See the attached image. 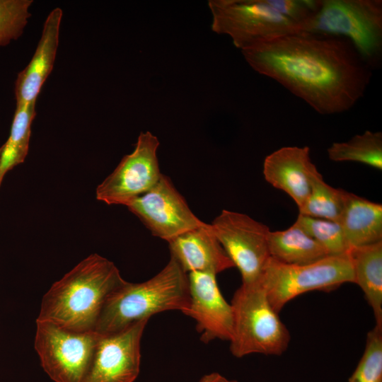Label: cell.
Here are the masks:
<instances>
[{
	"mask_svg": "<svg viewBox=\"0 0 382 382\" xmlns=\"http://www.w3.org/2000/svg\"><path fill=\"white\" fill-rule=\"evenodd\" d=\"M351 42L299 32L242 50L249 65L320 114L349 110L363 96L371 73Z\"/></svg>",
	"mask_w": 382,
	"mask_h": 382,
	"instance_id": "obj_1",
	"label": "cell"
},
{
	"mask_svg": "<svg viewBox=\"0 0 382 382\" xmlns=\"http://www.w3.org/2000/svg\"><path fill=\"white\" fill-rule=\"evenodd\" d=\"M124 281L112 261L91 254L53 283L42 297L37 320L75 332H95L108 297Z\"/></svg>",
	"mask_w": 382,
	"mask_h": 382,
	"instance_id": "obj_2",
	"label": "cell"
},
{
	"mask_svg": "<svg viewBox=\"0 0 382 382\" xmlns=\"http://www.w3.org/2000/svg\"><path fill=\"white\" fill-rule=\"evenodd\" d=\"M190 305L187 274L172 257L155 276L140 283L124 281L108 297L95 332H118L156 313L180 311L186 314Z\"/></svg>",
	"mask_w": 382,
	"mask_h": 382,
	"instance_id": "obj_3",
	"label": "cell"
},
{
	"mask_svg": "<svg viewBox=\"0 0 382 382\" xmlns=\"http://www.w3.org/2000/svg\"><path fill=\"white\" fill-rule=\"evenodd\" d=\"M231 305L233 322L229 342L234 357L241 358L251 354L279 356L286 350L289 332L259 283L241 284Z\"/></svg>",
	"mask_w": 382,
	"mask_h": 382,
	"instance_id": "obj_4",
	"label": "cell"
},
{
	"mask_svg": "<svg viewBox=\"0 0 382 382\" xmlns=\"http://www.w3.org/2000/svg\"><path fill=\"white\" fill-rule=\"evenodd\" d=\"M302 32L348 37L364 62L374 66L382 50V1L320 0Z\"/></svg>",
	"mask_w": 382,
	"mask_h": 382,
	"instance_id": "obj_5",
	"label": "cell"
},
{
	"mask_svg": "<svg viewBox=\"0 0 382 382\" xmlns=\"http://www.w3.org/2000/svg\"><path fill=\"white\" fill-rule=\"evenodd\" d=\"M349 282L354 283L349 253L330 255L304 265H286L270 257L258 281L278 313L299 295L314 290H333Z\"/></svg>",
	"mask_w": 382,
	"mask_h": 382,
	"instance_id": "obj_6",
	"label": "cell"
},
{
	"mask_svg": "<svg viewBox=\"0 0 382 382\" xmlns=\"http://www.w3.org/2000/svg\"><path fill=\"white\" fill-rule=\"evenodd\" d=\"M212 30L228 35L241 50L278 37L297 33L299 26L267 0H209Z\"/></svg>",
	"mask_w": 382,
	"mask_h": 382,
	"instance_id": "obj_7",
	"label": "cell"
},
{
	"mask_svg": "<svg viewBox=\"0 0 382 382\" xmlns=\"http://www.w3.org/2000/svg\"><path fill=\"white\" fill-rule=\"evenodd\" d=\"M99 334L75 332L36 320L35 349L41 366L54 382H82Z\"/></svg>",
	"mask_w": 382,
	"mask_h": 382,
	"instance_id": "obj_8",
	"label": "cell"
},
{
	"mask_svg": "<svg viewBox=\"0 0 382 382\" xmlns=\"http://www.w3.org/2000/svg\"><path fill=\"white\" fill-rule=\"evenodd\" d=\"M241 275L243 284L258 283L270 258L268 226L247 214L223 209L210 224Z\"/></svg>",
	"mask_w": 382,
	"mask_h": 382,
	"instance_id": "obj_9",
	"label": "cell"
},
{
	"mask_svg": "<svg viewBox=\"0 0 382 382\" xmlns=\"http://www.w3.org/2000/svg\"><path fill=\"white\" fill-rule=\"evenodd\" d=\"M159 144L150 132H141L134 151L98 185L96 199L109 205L127 207L153 187L162 175L157 156Z\"/></svg>",
	"mask_w": 382,
	"mask_h": 382,
	"instance_id": "obj_10",
	"label": "cell"
},
{
	"mask_svg": "<svg viewBox=\"0 0 382 382\" xmlns=\"http://www.w3.org/2000/svg\"><path fill=\"white\" fill-rule=\"evenodd\" d=\"M127 207L153 236L167 242L204 223L192 212L170 179L163 174L153 187Z\"/></svg>",
	"mask_w": 382,
	"mask_h": 382,
	"instance_id": "obj_11",
	"label": "cell"
},
{
	"mask_svg": "<svg viewBox=\"0 0 382 382\" xmlns=\"http://www.w3.org/2000/svg\"><path fill=\"white\" fill-rule=\"evenodd\" d=\"M149 319L100 335L82 382H134L140 371L141 340Z\"/></svg>",
	"mask_w": 382,
	"mask_h": 382,
	"instance_id": "obj_12",
	"label": "cell"
},
{
	"mask_svg": "<svg viewBox=\"0 0 382 382\" xmlns=\"http://www.w3.org/2000/svg\"><path fill=\"white\" fill-rule=\"evenodd\" d=\"M190 305L186 316L193 318L201 340L230 341L233 334V311L221 294L216 275L202 272L187 273Z\"/></svg>",
	"mask_w": 382,
	"mask_h": 382,
	"instance_id": "obj_13",
	"label": "cell"
},
{
	"mask_svg": "<svg viewBox=\"0 0 382 382\" xmlns=\"http://www.w3.org/2000/svg\"><path fill=\"white\" fill-rule=\"evenodd\" d=\"M170 257L187 274L202 272L216 275L234 267L210 224L189 230L168 241Z\"/></svg>",
	"mask_w": 382,
	"mask_h": 382,
	"instance_id": "obj_14",
	"label": "cell"
},
{
	"mask_svg": "<svg viewBox=\"0 0 382 382\" xmlns=\"http://www.w3.org/2000/svg\"><path fill=\"white\" fill-rule=\"evenodd\" d=\"M63 11L53 8L47 15L40 38L28 64L18 74L14 85L16 104L36 103L54 66L59 46Z\"/></svg>",
	"mask_w": 382,
	"mask_h": 382,
	"instance_id": "obj_15",
	"label": "cell"
},
{
	"mask_svg": "<svg viewBox=\"0 0 382 382\" xmlns=\"http://www.w3.org/2000/svg\"><path fill=\"white\" fill-rule=\"evenodd\" d=\"M308 146H285L267 156L263 163L265 180L285 192L299 209L311 190V175L316 168Z\"/></svg>",
	"mask_w": 382,
	"mask_h": 382,
	"instance_id": "obj_16",
	"label": "cell"
},
{
	"mask_svg": "<svg viewBox=\"0 0 382 382\" xmlns=\"http://www.w3.org/2000/svg\"><path fill=\"white\" fill-rule=\"evenodd\" d=\"M339 223L349 249L382 241V205L343 190Z\"/></svg>",
	"mask_w": 382,
	"mask_h": 382,
	"instance_id": "obj_17",
	"label": "cell"
},
{
	"mask_svg": "<svg viewBox=\"0 0 382 382\" xmlns=\"http://www.w3.org/2000/svg\"><path fill=\"white\" fill-rule=\"evenodd\" d=\"M354 283L372 308L376 325H382V241L349 249Z\"/></svg>",
	"mask_w": 382,
	"mask_h": 382,
	"instance_id": "obj_18",
	"label": "cell"
},
{
	"mask_svg": "<svg viewBox=\"0 0 382 382\" xmlns=\"http://www.w3.org/2000/svg\"><path fill=\"white\" fill-rule=\"evenodd\" d=\"M268 247L270 257L291 265H308L330 255L295 222L289 228L270 231Z\"/></svg>",
	"mask_w": 382,
	"mask_h": 382,
	"instance_id": "obj_19",
	"label": "cell"
},
{
	"mask_svg": "<svg viewBox=\"0 0 382 382\" xmlns=\"http://www.w3.org/2000/svg\"><path fill=\"white\" fill-rule=\"evenodd\" d=\"M36 103L16 104L9 136L1 146L0 186L6 173L24 162L28 151Z\"/></svg>",
	"mask_w": 382,
	"mask_h": 382,
	"instance_id": "obj_20",
	"label": "cell"
},
{
	"mask_svg": "<svg viewBox=\"0 0 382 382\" xmlns=\"http://www.w3.org/2000/svg\"><path fill=\"white\" fill-rule=\"evenodd\" d=\"M328 157L336 162L354 161L382 169V133L366 131L346 142L333 143L328 149Z\"/></svg>",
	"mask_w": 382,
	"mask_h": 382,
	"instance_id": "obj_21",
	"label": "cell"
},
{
	"mask_svg": "<svg viewBox=\"0 0 382 382\" xmlns=\"http://www.w3.org/2000/svg\"><path fill=\"white\" fill-rule=\"evenodd\" d=\"M343 190L326 183L316 168L311 175V190L299 214L339 222L343 204Z\"/></svg>",
	"mask_w": 382,
	"mask_h": 382,
	"instance_id": "obj_22",
	"label": "cell"
},
{
	"mask_svg": "<svg viewBox=\"0 0 382 382\" xmlns=\"http://www.w3.org/2000/svg\"><path fill=\"white\" fill-rule=\"evenodd\" d=\"M330 255L348 253L349 247L339 222L299 214L295 221Z\"/></svg>",
	"mask_w": 382,
	"mask_h": 382,
	"instance_id": "obj_23",
	"label": "cell"
},
{
	"mask_svg": "<svg viewBox=\"0 0 382 382\" xmlns=\"http://www.w3.org/2000/svg\"><path fill=\"white\" fill-rule=\"evenodd\" d=\"M33 0H0V47L18 39L31 16Z\"/></svg>",
	"mask_w": 382,
	"mask_h": 382,
	"instance_id": "obj_24",
	"label": "cell"
},
{
	"mask_svg": "<svg viewBox=\"0 0 382 382\" xmlns=\"http://www.w3.org/2000/svg\"><path fill=\"white\" fill-rule=\"evenodd\" d=\"M350 378L356 382H382V325L367 334L364 352Z\"/></svg>",
	"mask_w": 382,
	"mask_h": 382,
	"instance_id": "obj_25",
	"label": "cell"
},
{
	"mask_svg": "<svg viewBox=\"0 0 382 382\" xmlns=\"http://www.w3.org/2000/svg\"><path fill=\"white\" fill-rule=\"evenodd\" d=\"M267 1L278 12L296 23L301 32L320 5V0Z\"/></svg>",
	"mask_w": 382,
	"mask_h": 382,
	"instance_id": "obj_26",
	"label": "cell"
},
{
	"mask_svg": "<svg viewBox=\"0 0 382 382\" xmlns=\"http://www.w3.org/2000/svg\"><path fill=\"white\" fill-rule=\"evenodd\" d=\"M226 378L219 373L213 372L204 375L199 382H226Z\"/></svg>",
	"mask_w": 382,
	"mask_h": 382,
	"instance_id": "obj_27",
	"label": "cell"
},
{
	"mask_svg": "<svg viewBox=\"0 0 382 382\" xmlns=\"http://www.w3.org/2000/svg\"><path fill=\"white\" fill-rule=\"evenodd\" d=\"M226 382H237V381L235 380H228L226 378Z\"/></svg>",
	"mask_w": 382,
	"mask_h": 382,
	"instance_id": "obj_28",
	"label": "cell"
},
{
	"mask_svg": "<svg viewBox=\"0 0 382 382\" xmlns=\"http://www.w3.org/2000/svg\"><path fill=\"white\" fill-rule=\"evenodd\" d=\"M349 382H356V381H354V380H353V379H352V378H349Z\"/></svg>",
	"mask_w": 382,
	"mask_h": 382,
	"instance_id": "obj_29",
	"label": "cell"
},
{
	"mask_svg": "<svg viewBox=\"0 0 382 382\" xmlns=\"http://www.w3.org/2000/svg\"><path fill=\"white\" fill-rule=\"evenodd\" d=\"M1 146H0V156H1Z\"/></svg>",
	"mask_w": 382,
	"mask_h": 382,
	"instance_id": "obj_30",
	"label": "cell"
}]
</instances>
